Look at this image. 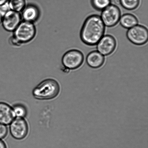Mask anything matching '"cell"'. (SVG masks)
Wrapping results in <instances>:
<instances>
[{
	"mask_svg": "<svg viewBox=\"0 0 148 148\" xmlns=\"http://www.w3.org/2000/svg\"><path fill=\"white\" fill-rule=\"evenodd\" d=\"M104 25L101 16L97 14L90 15L86 19L80 32L82 41L89 46H95L104 36Z\"/></svg>",
	"mask_w": 148,
	"mask_h": 148,
	"instance_id": "1",
	"label": "cell"
},
{
	"mask_svg": "<svg viewBox=\"0 0 148 148\" xmlns=\"http://www.w3.org/2000/svg\"><path fill=\"white\" fill-rule=\"evenodd\" d=\"M60 91L59 83L54 79L48 78L42 81L33 88L32 95L38 100H49L56 98Z\"/></svg>",
	"mask_w": 148,
	"mask_h": 148,
	"instance_id": "2",
	"label": "cell"
},
{
	"mask_svg": "<svg viewBox=\"0 0 148 148\" xmlns=\"http://www.w3.org/2000/svg\"><path fill=\"white\" fill-rule=\"evenodd\" d=\"M14 32L13 37L21 45L29 42L34 38L36 29L33 23L23 21Z\"/></svg>",
	"mask_w": 148,
	"mask_h": 148,
	"instance_id": "3",
	"label": "cell"
},
{
	"mask_svg": "<svg viewBox=\"0 0 148 148\" xmlns=\"http://www.w3.org/2000/svg\"><path fill=\"white\" fill-rule=\"evenodd\" d=\"M84 56L79 50L73 49L68 51L64 54L62 62L65 68L73 70L79 68L83 63Z\"/></svg>",
	"mask_w": 148,
	"mask_h": 148,
	"instance_id": "4",
	"label": "cell"
},
{
	"mask_svg": "<svg viewBox=\"0 0 148 148\" xmlns=\"http://www.w3.org/2000/svg\"><path fill=\"white\" fill-rule=\"evenodd\" d=\"M127 37L129 41L136 45L140 46L145 44L148 40V31L144 26L137 25L128 29Z\"/></svg>",
	"mask_w": 148,
	"mask_h": 148,
	"instance_id": "5",
	"label": "cell"
},
{
	"mask_svg": "<svg viewBox=\"0 0 148 148\" xmlns=\"http://www.w3.org/2000/svg\"><path fill=\"white\" fill-rule=\"evenodd\" d=\"M121 15L120 8L116 5L111 4L103 10L101 17L105 26L112 27L119 22Z\"/></svg>",
	"mask_w": 148,
	"mask_h": 148,
	"instance_id": "6",
	"label": "cell"
},
{
	"mask_svg": "<svg viewBox=\"0 0 148 148\" xmlns=\"http://www.w3.org/2000/svg\"><path fill=\"white\" fill-rule=\"evenodd\" d=\"M10 125V134L16 140H23L28 134V124L24 118H15Z\"/></svg>",
	"mask_w": 148,
	"mask_h": 148,
	"instance_id": "7",
	"label": "cell"
},
{
	"mask_svg": "<svg viewBox=\"0 0 148 148\" xmlns=\"http://www.w3.org/2000/svg\"><path fill=\"white\" fill-rule=\"evenodd\" d=\"M20 13L10 10L2 17V26L4 29L9 32H14L21 22Z\"/></svg>",
	"mask_w": 148,
	"mask_h": 148,
	"instance_id": "8",
	"label": "cell"
},
{
	"mask_svg": "<svg viewBox=\"0 0 148 148\" xmlns=\"http://www.w3.org/2000/svg\"><path fill=\"white\" fill-rule=\"evenodd\" d=\"M116 45L114 38L110 35H106L103 36L97 43V50L103 56H109L115 50Z\"/></svg>",
	"mask_w": 148,
	"mask_h": 148,
	"instance_id": "9",
	"label": "cell"
},
{
	"mask_svg": "<svg viewBox=\"0 0 148 148\" xmlns=\"http://www.w3.org/2000/svg\"><path fill=\"white\" fill-rule=\"evenodd\" d=\"M22 18L24 21L34 23L38 19L40 11L36 6L32 4L26 5L22 11Z\"/></svg>",
	"mask_w": 148,
	"mask_h": 148,
	"instance_id": "10",
	"label": "cell"
},
{
	"mask_svg": "<svg viewBox=\"0 0 148 148\" xmlns=\"http://www.w3.org/2000/svg\"><path fill=\"white\" fill-rule=\"evenodd\" d=\"M14 118L12 107L6 103L0 101V123L8 125Z\"/></svg>",
	"mask_w": 148,
	"mask_h": 148,
	"instance_id": "11",
	"label": "cell"
},
{
	"mask_svg": "<svg viewBox=\"0 0 148 148\" xmlns=\"http://www.w3.org/2000/svg\"><path fill=\"white\" fill-rule=\"evenodd\" d=\"M105 62V58L97 51L90 52L87 55L86 62L88 66L93 69L101 67Z\"/></svg>",
	"mask_w": 148,
	"mask_h": 148,
	"instance_id": "12",
	"label": "cell"
},
{
	"mask_svg": "<svg viewBox=\"0 0 148 148\" xmlns=\"http://www.w3.org/2000/svg\"><path fill=\"white\" fill-rule=\"evenodd\" d=\"M119 21L122 27L127 29L131 28L137 25L138 22L137 17L130 14H123L120 17Z\"/></svg>",
	"mask_w": 148,
	"mask_h": 148,
	"instance_id": "13",
	"label": "cell"
},
{
	"mask_svg": "<svg viewBox=\"0 0 148 148\" xmlns=\"http://www.w3.org/2000/svg\"><path fill=\"white\" fill-rule=\"evenodd\" d=\"M8 3L10 10L19 13L26 5L25 0H8Z\"/></svg>",
	"mask_w": 148,
	"mask_h": 148,
	"instance_id": "14",
	"label": "cell"
},
{
	"mask_svg": "<svg viewBox=\"0 0 148 148\" xmlns=\"http://www.w3.org/2000/svg\"><path fill=\"white\" fill-rule=\"evenodd\" d=\"M12 108L15 118H24L27 116V109L23 104H16Z\"/></svg>",
	"mask_w": 148,
	"mask_h": 148,
	"instance_id": "15",
	"label": "cell"
},
{
	"mask_svg": "<svg viewBox=\"0 0 148 148\" xmlns=\"http://www.w3.org/2000/svg\"><path fill=\"white\" fill-rule=\"evenodd\" d=\"M111 0H91V5L98 11H102L111 3Z\"/></svg>",
	"mask_w": 148,
	"mask_h": 148,
	"instance_id": "16",
	"label": "cell"
},
{
	"mask_svg": "<svg viewBox=\"0 0 148 148\" xmlns=\"http://www.w3.org/2000/svg\"><path fill=\"white\" fill-rule=\"evenodd\" d=\"M121 6L128 10H135L139 6L140 0H119Z\"/></svg>",
	"mask_w": 148,
	"mask_h": 148,
	"instance_id": "17",
	"label": "cell"
},
{
	"mask_svg": "<svg viewBox=\"0 0 148 148\" xmlns=\"http://www.w3.org/2000/svg\"><path fill=\"white\" fill-rule=\"evenodd\" d=\"M8 133V129L5 125L0 123V140L5 138Z\"/></svg>",
	"mask_w": 148,
	"mask_h": 148,
	"instance_id": "18",
	"label": "cell"
},
{
	"mask_svg": "<svg viewBox=\"0 0 148 148\" xmlns=\"http://www.w3.org/2000/svg\"><path fill=\"white\" fill-rule=\"evenodd\" d=\"M8 2L5 3L0 5V14L3 17L7 12L10 10Z\"/></svg>",
	"mask_w": 148,
	"mask_h": 148,
	"instance_id": "19",
	"label": "cell"
},
{
	"mask_svg": "<svg viewBox=\"0 0 148 148\" xmlns=\"http://www.w3.org/2000/svg\"><path fill=\"white\" fill-rule=\"evenodd\" d=\"M0 148H7L5 143L2 140H0Z\"/></svg>",
	"mask_w": 148,
	"mask_h": 148,
	"instance_id": "20",
	"label": "cell"
},
{
	"mask_svg": "<svg viewBox=\"0 0 148 148\" xmlns=\"http://www.w3.org/2000/svg\"><path fill=\"white\" fill-rule=\"evenodd\" d=\"M8 0H0V5H3L8 2Z\"/></svg>",
	"mask_w": 148,
	"mask_h": 148,
	"instance_id": "21",
	"label": "cell"
},
{
	"mask_svg": "<svg viewBox=\"0 0 148 148\" xmlns=\"http://www.w3.org/2000/svg\"><path fill=\"white\" fill-rule=\"evenodd\" d=\"M2 17L0 14V23H1V21H2Z\"/></svg>",
	"mask_w": 148,
	"mask_h": 148,
	"instance_id": "22",
	"label": "cell"
}]
</instances>
